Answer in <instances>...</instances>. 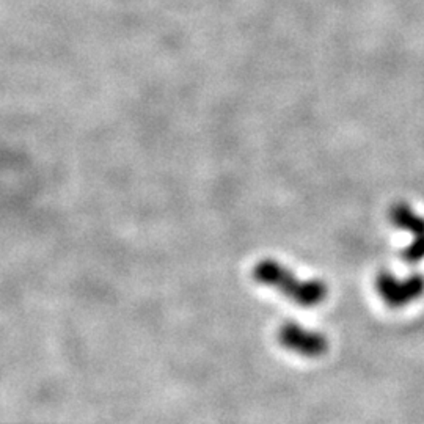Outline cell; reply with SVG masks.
Instances as JSON below:
<instances>
[{
    "label": "cell",
    "mask_w": 424,
    "mask_h": 424,
    "mask_svg": "<svg viewBox=\"0 0 424 424\" xmlns=\"http://www.w3.org/2000/svg\"><path fill=\"white\" fill-rule=\"evenodd\" d=\"M278 343L284 349L304 357H319L327 350L328 343L324 335L308 330L295 321H286L278 328Z\"/></svg>",
    "instance_id": "7a4b0ae2"
},
{
    "label": "cell",
    "mask_w": 424,
    "mask_h": 424,
    "mask_svg": "<svg viewBox=\"0 0 424 424\" xmlns=\"http://www.w3.org/2000/svg\"><path fill=\"white\" fill-rule=\"evenodd\" d=\"M252 275L255 282L280 291L300 306L319 305L328 293L326 283L321 280H299L293 271L271 258L258 263Z\"/></svg>",
    "instance_id": "6da1fadb"
},
{
    "label": "cell",
    "mask_w": 424,
    "mask_h": 424,
    "mask_svg": "<svg viewBox=\"0 0 424 424\" xmlns=\"http://www.w3.org/2000/svg\"><path fill=\"white\" fill-rule=\"evenodd\" d=\"M376 288L385 304L392 306H403L416 300L424 293V278L421 275L399 282L392 274L382 272L376 280Z\"/></svg>",
    "instance_id": "3957f363"
},
{
    "label": "cell",
    "mask_w": 424,
    "mask_h": 424,
    "mask_svg": "<svg viewBox=\"0 0 424 424\" xmlns=\"http://www.w3.org/2000/svg\"><path fill=\"white\" fill-rule=\"evenodd\" d=\"M393 223L398 228H404L414 234V242L404 250L403 256L407 263L414 264L421 261L424 258V219L416 216L407 205H396L392 212Z\"/></svg>",
    "instance_id": "277c9868"
}]
</instances>
